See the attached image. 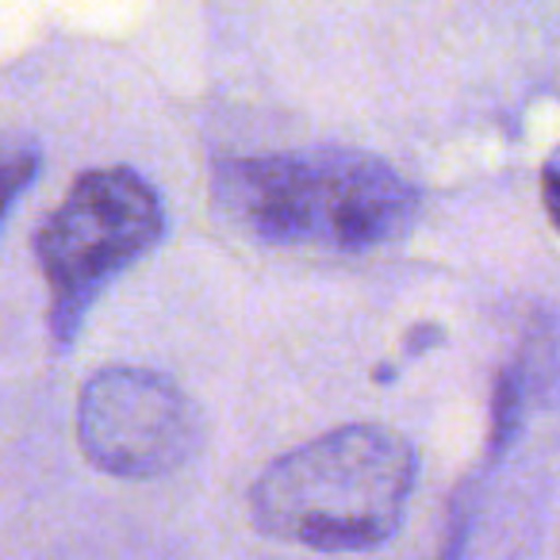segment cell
Returning a JSON list of instances; mask_svg holds the SVG:
<instances>
[{"instance_id": "6da1fadb", "label": "cell", "mask_w": 560, "mask_h": 560, "mask_svg": "<svg viewBox=\"0 0 560 560\" xmlns=\"http://www.w3.org/2000/svg\"><path fill=\"white\" fill-rule=\"evenodd\" d=\"M215 200L257 242L335 254L392 246L422 208L396 165L358 150L234 158L215 170Z\"/></svg>"}, {"instance_id": "7a4b0ae2", "label": "cell", "mask_w": 560, "mask_h": 560, "mask_svg": "<svg viewBox=\"0 0 560 560\" xmlns=\"http://www.w3.org/2000/svg\"><path fill=\"white\" fill-rule=\"evenodd\" d=\"M419 480L415 445L381 422H350L280 453L249 488V514L272 541L369 552L399 529Z\"/></svg>"}, {"instance_id": "3957f363", "label": "cell", "mask_w": 560, "mask_h": 560, "mask_svg": "<svg viewBox=\"0 0 560 560\" xmlns=\"http://www.w3.org/2000/svg\"><path fill=\"white\" fill-rule=\"evenodd\" d=\"M162 231V196L142 173L104 165L73 180L35 234V261L47 280V323L58 350H70L96 296L147 257Z\"/></svg>"}, {"instance_id": "277c9868", "label": "cell", "mask_w": 560, "mask_h": 560, "mask_svg": "<svg viewBox=\"0 0 560 560\" xmlns=\"http://www.w3.org/2000/svg\"><path fill=\"white\" fill-rule=\"evenodd\" d=\"M78 445L119 480H158L200 453L203 419L188 392L142 365H104L78 392Z\"/></svg>"}, {"instance_id": "5b68a950", "label": "cell", "mask_w": 560, "mask_h": 560, "mask_svg": "<svg viewBox=\"0 0 560 560\" xmlns=\"http://www.w3.org/2000/svg\"><path fill=\"white\" fill-rule=\"evenodd\" d=\"M43 165V150L32 135L0 131V223L12 211V203L24 196V188L35 180Z\"/></svg>"}, {"instance_id": "8992f818", "label": "cell", "mask_w": 560, "mask_h": 560, "mask_svg": "<svg viewBox=\"0 0 560 560\" xmlns=\"http://www.w3.org/2000/svg\"><path fill=\"white\" fill-rule=\"evenodd\" d=\"M522 411H526V376L518 365H503L491 384V457H499L514 442Z\"/></svg>"}, {"instance_id": "52a82bcc", "label": "cell", "mask_w": 560, "mask_h": 560, "mask_svg": "<svg viewBox=\"0 0 560 560\" xmlns=\"http://www.w3.org/2000/svg\"><path fill=\"white\" fill-rule=\"evenodd\" d=\"M537 185H541L545 215H549V223L560 231V147L541 162V180H537Z\"/></svg>"}]
</instances>
